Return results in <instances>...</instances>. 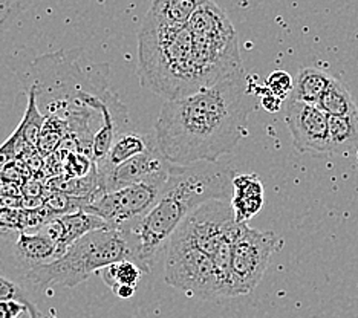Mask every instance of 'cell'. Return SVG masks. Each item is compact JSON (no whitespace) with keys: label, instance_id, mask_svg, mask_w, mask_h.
<instances>
[{"label":"cell","instance_id":"obj_17","mask_svg":"<svg viewBox=\"0 0 358 318\" xmlns=\"http://www.w3.org/2000/svg\"><path fill=\"white\" fill-rule=\"evenodd\" d=\"M207 0H153L148 15L164 24H189L192 15Z\"/></svg>","mask_w":358,"mask_h":318},{"label":"cell","instance_id":"obj_7","mask_svg":"<svg viewBox=\"0 0 358 318\" xmlns=\"http://www.w3.org/2000/svg\"><path fill=\"white\" fill-rule=\"evenodd\" d=\"M164 280L175 289L202 300H216L215 263L196 247L170 239L164 250Z\"/></svg>","mask_w":358,"mask_h":318},{"label":"cell","instance_id":"obj_5","mask_svg":"<svg viewBox=\"0 0 358 318\" xmlns=\"http://www.w3.org/2000/svg\"><path fill=\"white\" fill-rule=\"evenodd\" d=\"M280 248L279 236L241 224L231 252L233 297L253 292L262 280L271 256Z\"/></svg>","mask_w":358,"mask_h":318},{"label":"cell","instance_id":"obj_14","mask_svg":"<svg viewBox=\"0 0 358 318\" xmlns=\"http://www.w3.org/2000/svg\"><path fill=\"white\" fill-rule=\"evenodd\" d=\"M189 28L193 36H219L234 32L229 15L213 0H207L194 11L189 22Z\"/></svg>","mask_w":358,"mask_h":318},{"label":"cell","instance_id":"obj_22","mask_svg":"<svg viewBox=\"0 0 358 318\" xmlns=\"http://www.w3.org/2000/svg\"><path fill=\"white\" fill-rule=\"evenodd\" d=\"M28 300V291L20 279L0 260V301Z\"/></svg>","mask_w":358,"mask_h":318},{"label":"cell","instance_id":"obj_1","mask_svg":"<svg viewBox=\"0 0 358 318\" xmlns=\"http://www.w3.org/2000/svg\"><path fill=\"white\" fill-rule=\"evenodd\" d=\"M245 69L190 95L167 100L155 124L158 149L176 166L217 162L247 135L248 117L257 109Z\"/></svg>","mask_w":358,"mask_h":318},{"label":"cell","instance_id":"obj_18","mask_svg":"<svg viewBox=\"0 0 358 318\" xmlns=\"http://www.w3.org/2000/svg\"><path fill=\"white\" fill-rule=\"evenodd\" d=\"M329 153L358 149V112L345 117H328Z\"/></svg>","mask_w":358,"mask_h":318},{"label":"cell","instance_id":"obj_27","mask_svg":"<svg viewBox=\"0 0 358 318\" xmlns=\"http://www.w3.org/2000/svg\"><path fill=\"white\" fill-rule=\"evenodd\" d=\"M27 318H40V315H38V312H37V314H32V315H29V317H27Z\"/></svg>","mask_w":358,"mask_h":318},{"label":"cell","instance_id":"obj_25","mask_svg":"<svg viewBox=\"0 0 358 318\" xmlns=\"http://www.w3.org/2000/svg\"><path fill=\"white\" fill-rule=\"evenodd\" d=\"M37 312V308L29 300L0 301V318H27Z\"/></svg>","mask_w":358,"mask_h":318},{"label":"cell","instance_id":"obj_6","mask_svg":"<svg viewBox=\"0 0 358 318\" xmlns=\"http://www.w3.org/2000/svg\"><path fill=\"white\" fill-rule=\"evenodd\" d=\"M167 179H153L115 191L95 193L83 211L101 217L110 228L129 230L157 203Z\"/></svg>","mask_w":358,"mask_h":318},{"label":"cell","instance_id":"obj_8","mask_svg":"<svg viewBox=\"0 0 358 318\" xmlns=\"http://www.w3.org/2000/svg\"><path fill=\"white\" fill-rule=\"evenodd\" d=\"M229 201H208L185 217L170 239L196 247L211 259L227 238L238 231Z\"/></svg>","mask_w":358,"mask_h":318},{"label":"cell","instance_id":"obj_11","mask_svg":"<svg viewBox=\"0 0 358 318\" xmlns=\"http://www.w3.org/2000/svg\"><path fill=\"white\" fill-rule=\"evenodd\" d=\"M15 263L23 271L29 273L34 268L54 262L60 257V250L42 228L37 231H20L13 247ZM23 274V275H25Z\"/></svg>","mask_w":358,"mask_h":318},{"label":"cell","instance_id":"obj_16","mask_svg":"<svg viewBox=\"0 0 358 318\" xmlns=\"http://www.w3.org/2000/svg\"><path fill=\"white\" fill-rule=\"evenodd\" d=\"M63 228V242H62V256L66 252L76 240L81 239L87 233L101 230V228H109L108 222L99 217L96 215L87 213V211L78 210L74 213H68L63 216H57ZM60 256V257H62Z\"/></svg>","mask_w":358,"mask_h":318},{"label":"cell","instance_id":"obj_10","mask_svg":"<svg viewBox=\"0 0 358 318\" xmlns=\"http://www.w3.org/2000/svg\"><path fill=\"white\" fill-rule=\"evenodd\" d=\"M172 167V162L162 157L158 147H153V149L112 168L109 173L96 178L99 181L96 193L115 191L140 182L153 181V179H167Z\"/></svg>","mask_w":358,"mask_h":318},{"label":"cell","instance_id":"obj_3","mask_svg":"<svg viewBox=\"0 0 358 318\" xmlns=\"http://www.w3.org/2000/svg\"><path fill=\"white\" fill-rule=\"evenodd\" d=\"M141 85L167 100L199 91L189 24H164L145 14L138 32Z\"/></svg>","mask_w":358,"mask_h":318},{"label":"cell","instance_id":"obj_9","mask_svg":"<svg viewBox=\"0 0 358 318\" xmlns=\"http://www.w3.org/2000/svg\"><path fill=\"white\" fill-rule=\"evenodd\" d=\"M285 122L296 150L317 154L329 153L328 115L317 106L288 100Z\"/></svg>","mask_w":358,"mask_h":318},{"label":"cell","instance_id":"obj_12","mask_svg":"<svg viewBox=\"0 0 358 318\" xmlns=\"http://www.w3.org/2000/svg\"><path fill=\"white\" fill-rule=\"evenodd\" d=\"M264 184L257 175H236L233 181L231 208L238 224H248L264 207Z\"/></svg>","mask_w":358,"mask_h":318},{"label":"cell","instance_id":"obj_19","mask_svg":"<svg viewBox=\"0 0 358 318\" xmlns=\"http://www.w3.org/2000/svg\"><path fill=\"white\" fill-rule=\"evenodd\" d=\"M317 108L327 113L328 117H345L358 112L351 92L348 91L343 81L336 77L331 78Z\"/></svg>","mask_w":358,"mask_h":318},{"label":"cell","instance_id":"obj_4","mask_svg":"<svg viewBox=\"0 0 358 318\" xmlns=\"http://www.w3.org/2000/svg\"><path fill=\"white\" fill-rule=\"evenodd\" d=\"M121 260H134L132 245L123 230L109 226L87 233L72 243L62 257L34 268L23 277L42 288H74L96 271Z\"/></svg>","mask_w":358,"mask_h":318},{"label":"cell","instance_id":"obj_20","mask_svg":"<svg viewBox=\"0 0 358 318\" xmlns=\"http://www.w3.org/2000/svg\"><path fill=\"white\" fill-rule=\"evenodd\" d=\"M143 274V268L134 260H121V262L112 263L101 269L103 282L108 284L113 294L123 287L136 288Z\"/></svg>","mask_w":358,"mask_h":318},{"label":"cell","instance_id":"obj_24","mask_svg":"<svg viewBox=\"0 0 358 318\" xmlns=\"http://www.w3.org/2000/svg\"><path fill=\"white\" fill-rule=\"evenodd\" d=\"M265 87L273 95L285 101L292 94V89H294V80H292V77L287 71H274L268 75L265 81Z\"/></svg>","mask_w":358,"mask_h":318},{"label":"cell","instance_id":"obj_15","mask_svg":"<svg viewBox=\"0 0 358 318\" xmlns=\"http://www.w3.org/2000/svg\"><path fill=\"white\" fill-rule=\"evenodd\" d=\"M331 78V75H328L327 72H323L320 69H300L294 81V89H292V94L288 100L317 106L322 95L327 91Z\"/></svg>","mask_w":358,"mask_h":318},{"label":"cell","instance_id":"obj_21","mask_svg":"<svg viewBox=\"0 0 358 318\" xmlns=\"http://www.w3.org/2000/svg\"><path fill=\"white\" fill-rule=\"evenodd\" d=\"M37 89L32 86L28 92V106L27 112L23 115V120L20 122L22 132H23V140H25L28 147H37L40 135H42V129L45 124V118L42 113L37 109Z\"/></svg>","mask_w":358,"mask_h":318},{"label":"cell","instance_id":"obj_2","mask_svg":"<svg viewBox=\"0 0 358 318\" xmlns=\"http://www.w3.org/2000/svg\"><path fill=\"white\" fill-rule=\"evenodd\" d=\"M234 170L221 162L173 164L157 203L140 222L124 230L134 262L150 273L161 251L185 217L208 201H231Z\"/></svg>","mask_w":358,"mask_h":318},{"label":"cell","instance_id":"obj_26","mask_svg":"<svg viewBox=\"0 0 358 318\" xmlns=\"http://www.w3.org/2000/svg\"><path fill=\"white\" fill-rule=\"evenodd\" d=\"M32 2H34V0H6L3 17L5 31L11 27V23L17 19L22 13H25L28 10Z\"/></svg>","mask_w":358,"mask_h":318},{"label":"cell","instance_id":"obj_13","mask_svg":"<svg viewBox=\"0 0 358 318\" xmlns=\"http://www.w3.org/2000/svg\"><path fill=\"white\" fill-rule=\"evenodd\" d=\"M153 147H158L157 136L155 135H141L138 132L118 133L115 140H113L108 154L95 164L96 178L109 173L112 168L121 166L123 162L138 157V154L153 149Z\"/></svg>","mask_w":358,"mask_h":318},{"label":"cell","instance_id":"obj_23","mask_svg":"<svg viewBox=\"0 0 358 318\" xmlns=\"http://www.w3.org/2000/svg\"><path fill=\"white\" fill-rule=\"evenodd\" d=\"M68 129L66 120H60L59 117H50L42 129V135L38 140V150L43 154H50L57 145L60 144L64 130Z\"/></svg>","mask_w":358,"mask_h":318}]
</instances>
